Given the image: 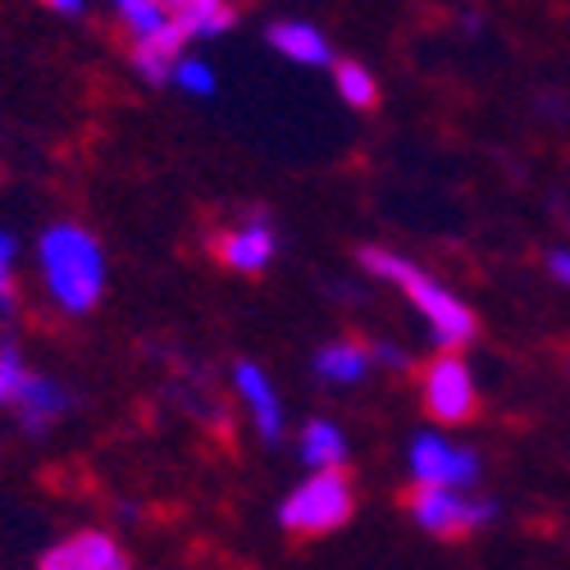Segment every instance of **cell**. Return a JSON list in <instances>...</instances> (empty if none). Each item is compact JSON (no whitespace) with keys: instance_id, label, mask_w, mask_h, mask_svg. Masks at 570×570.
<instances>
[{"instance_id":"1","label":"cell","mask_w":570,"mask_h":570,"mask_svg":"<svg viewBox=\"0 0 570 570\" xmlns=\"http://www.w3.org/2000/svg\"><path fill=\"white\" fill-rule=\"evenodd\" d=\"M37 278L60 315H91L110 288V261L101 237L78 219H56L37 237Z\"/></svg>"},{"instance_id":"2","label":"cell","mask_w":570,"mask_h":570,"mask_svg":"<svg viewBox=\"0 0 570 570\" xmlns=\"http://www.w3.org/2000/svg\"><path fill=\"white\" fill-rule=\"evenodd\" d=\"M361 269L370 278H384L393 283L397 293H406L411 311L424 320V328H430V338L439 352H461L465 343H474V334H480V320H474V311L448 288V283H439L434 274H424L415 261L389 252V247H361L356 252Z\"/></svg>"},{"instance_id":"3","label":"cell","mask_w":570,"mask_h":570,"mask_svg":"<svg viewBox=\"0 0 570 570\" xmlns=\"http://www.w3.org/2000/svg\"><path fill=\"white\" fill-rule=\"evenodd\" d=\"M356 511V489L347 470H306V480L293 484V493L278 502V525L297 539H320L343 530Z\"/></svg>"},{"instance_id":"4","label":"cell","mask_w":570,"mask_h":570,"mask_svg":"<svg viewBox=\"0 0 570 570\" xmlns=\"http://www.w3.org/2000/svg\"><path fill=\"white\" fill-rule=\"evenodd\" d=\"M406 474H411V484L415 489H474L480 484V474H484V461L474 448L439 434V430H424L406 443Z\"/></svg>"},{"instance_id":"5","label":"cell","mask_w":570,"mask_h":570,"mask_svg":"<svg viewBox=\"0 0 570 570\" xmlns=\"http://www.w3.org/2000/svg\"><path fill=\"white\" fill-rule=\"evenodd\" d=\"M406 511L411 520L434 534V539H465L474 530H484L498 520V502L480 498V493H456V489H415L406 493Z\"/></svg>"},{"instance_id":"6","label":"cell","mask_w":570,"mask_h":570,"mask_svg":"<svg viewBox=\"0 0 570 570\" xmlns=\"http://www.w3.org/2000/svg\"><path fill=\"white\" fill-rule=\"evenodd\" d=\"M420 397L439 424H461L480 406V384H474V370L456 352H439L420 370Z\"/></svg>"},{"instance_id":"7","label":"cell","mask_w":570,"mask_h":570,"mask_svg":"<svg viewBox=\"0 0 570 570\" xmlns=\"http://www.w3.org/2000/svg\"><path fill=\"white\" fill-rule=\"evenodd\" d=\"M215 256L233 274H265L278 256V228L269 215H243L219 228L215 237Z\"/></svg>"},{"instance_id":"8","label":"cell","mask_w":570,"mask_h":570,"mask_svg":"<svg viewBox=\"0 0 570 570\" xmlns=\"http://www.w3.org/2000/svg\"><path fill=\"white\" fill-rule=\"evenodd\" d=\"M233 393H237V402H243L256 439L261 443H283V434H288V415H283V397L274 389L269 370L256 365V361H237L233 365Z\"/></svg>"},{"instance_id":"9","label":"cell","mask_w":570,"mask_h":570,"mask_svg":"<svg viewBox=\"0 0 570 570\" xmlns=\"http://www.w3.org/2000/svg\"><path fill=\"white\" fill-rule=\"evenodd\" d=\"M37 570H128V552L110 530H73L37 557Z\"/></svg>"},{"instance_id":"10","label":"cell","mask_w":570,"mask_h":570,"mask_svg":"<svg viewBox=\"0 0 570 570\" xmlns=\"http://www.w3.org/2000/svg\"><path fill=\"white\" fill-rule=\"evenodd\" d=\"M73 393L60 384V379H51V374H28L23 379V389H19V397H14V415H19V424L28 434H46L51 424H60L69 411H73Z\"/></svg>"},{"instance_id":"11","label":"cell","mask_w":570,"mask_h":570,"mask_svg":"<svg viewBox=\"0 0 570 570\" xmlns=\"http://www.w3.org/2000/svg\"><path fill=\"white\" fill-rule=\"evenodd\" d=\"M265 41H269V51L283 56L288 65H302V69L334 65V46H328V37L311 19H278L265 28Z\"/></svg>"},{"instance_id":"12","label":"cell","mask_w":570,"mask_h":570,"mask_svg":"<svg viewBox=\"0 0 570 570\" xmlns=\"http://www.w3.org/2000/svg\"><path fill=\"white\" fill-rule=\"evenodd\" d=\"M119 28L132 37V46H187L165 10V0H110Z\"/></svg>"},{"instance_id":"13","label":"cell","mask_w":570,"mask_h":570,"mask_svg":"<svg viewBox=\"0 0 570 570\" xmlns=\"http://www.w3.org/2000/svg\"><path fill=\"white\" fill-rule=\"evenodd\" d=\"M297 456L306 470H347L352 443L343 434V424H334L328 415H315L297 430Z\"/></svg>"},{"instance_id":"14","label":"cell","mask_w":570,"mask_h":570,"mask_svg":"<svg viewBox=\"0 0 570 570\" xmlns=\"http://www.w3.org/2000/svg\"><path fill=\"white\" fill-rule=\"evenodd\" d=\"M320 384H334V389H352L361 379H370L374 370V356H370V343H356V338H338V343H324L311 361Z\"/></svg>"},{"instance_id":"15","label":"cell","mask_w":570,"mask_h":570,"mask_svg":"<svg viewBox=\"0 0 570 570\" xmlns=\"http://www.w3.org/2000/svg\"><path fill=\"white\" fill-rule=\"evenodd\" d=\"M165 10L183 41H210L237 23L233 0H165Z\"/></svg>"},{"instance_id":"16","label":"cell","mask_w":570,"mask_h":570,"mask_svg":"<svg viewBox=\"0 0 570 570\" xmlns=\"http://www.w3.org/2000/svg\"><path fill=\"white\" fill-rule=\"evenodd\" d=\"M334 87L338 101L352 110H374L379 106V82L361 60H334Z\"/></svg>"},{"instance_id":"17","label":"cell","mask_w":570,"mask_h":570,"mask_svg":"<svg viewBox=\"0 0 570 570\" xmlns=\"http://www.w3.org/2000/svg\"><path fill=\"white\" fill-rule=\"evenodd\" d=\"M169 87L174 91H183V97H197V101H206V97H215L219 91V73H215V65L210 60H202V56H178L174 60V69H169Z\"/></svg>"},{"instance_id":"18","label":"cell","mask_w":570,"mask_h":570,"mask_svg":"<svg viewBox=\"0 0 570 570\" xmlns=\"http://www.w3.org/2000/svg\"><path fill=\"white\" fill-rule=\"evenodd\" d=\"M19 306V243L0 228V315H14Z\"/></svg>"},{"instance_id":"19","label":"cell","mask_w":570,"mask_h":570,"mask_svg":"<svg viewBox=\"0 0 570 570\" xmlns=\"http://www.w3.org/2000/svg\"><path fill=\"white\" fill-rule=\"evenodd\" d=\"M28 374H32V370H28L23 352H19L14 343H0V411L14 406V397H19V389H23Z\"/></svg>"},{"instance_id":"20","label":"cell","mask_w":570,"mask_h":570,"mask_svg":"<svg viewBox=\"0 0 570 570\" xmlns=\"http://www.w3.org/2000/svg\"><path fill=\"white\" fill-rule=\"evenodd\" d=\"M370 356H374V365H384V370H411V356L402 347H393V343H370Z\"/></svg>"},{"instance_id":"21","label":"cell","mask_w":570,"mask_h":570,"mask_svg":"<svg viewBox=\"0 0 570 570\" xmlns=\"http://www.w3.org/2000/svg\"><path fill=\"white\" fill-rule=\"evenodd\" d=\"M548 274L561 283V288H570V247H557V252H548Z\"/></svg>"},{"instance_id":"22","label":"cell","mask_w":570,"mask_h":570,"mask_svg":"<svg viewBox=\"0 0 570 570\" xmlns=\"http://www.w3.org/2000/svg\"><path fill=\"white\" fill-rule=\"evenodd\" d=\"M51 14H65V19H78V14H87V0H41Z\"/></svg>"}]
</instances>
